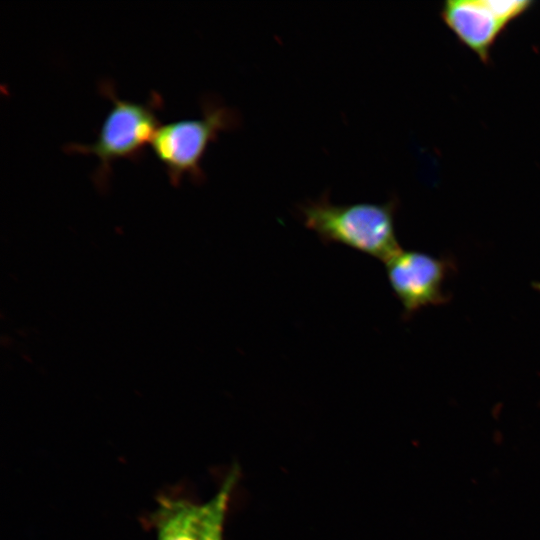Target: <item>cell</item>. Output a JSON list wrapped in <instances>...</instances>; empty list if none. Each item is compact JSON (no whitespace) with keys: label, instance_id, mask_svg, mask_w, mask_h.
<instances>
[{"label":"cell","instance_id":"6da1fadb","mask_svg":"<svg viewBox=\"0 0 540 540\" xmlns=\"http://www.w3.org/2000/svg\"><path fill=\"white\" fill-rule=\"evenodd\" d=\"M306 228L325 244H342L385 262L401 249L394 216L396 202L333 204L329 193L298 204Z\"/></svg>","mask_w":540,"mask_h":540},{"label":"cell","instance_id":"7a4b0ae2","mask_svg":"<svg viewBox=\"0 0 540 540\" xmlns=\"http://www.w3.org/2000/svg\"><path fill=\"white\" fill-rule=\"evenodd\" d=\"M99 92L112 102L96 137L91 144L69 143L63 146L66 153L92 154L99 165L92 174V180L100 191H105L111 176V165L116 160L126 159L138 162L145 149L161 125L158 113L163 108L162 96L152 91L146 102L121 99L115 92L113 83L102 80Z\"/></svg>","mask_w":540,"mask_h":540},{"label":"cell","instance_id":"3957f363","mask_svg":"<svg viewBox=\"0 0 540 540\" xmlns=\"http://www.w3.org/2000/svg\"><path fill=\"white\" fill-rule=\"evenodd\" d=\"M201 111L199 118L161 124L151 141V149L173 186L185 176L194 184L203 183L206 176L201 161L208 146L220 132L233 130L241 122L239 112L215 96L202 98Z\"/></svg>","mask_w":540,"mask_h":540},{"label":"cell","instance_id":"277c9868","mask_svg":"<svg viewBox=\"0 0 540 540\" xmlns=\"http://www.w3.org/2000/svg\"><path fill=\"white\" fill-rule=\"evenodd\" d=\"M385 267L390 286L406 315L444 300L442 283L446 269L440 260L400 249L385 261Z\"/></svg>","mask_w":540,"mask_h":540},{"label":"cell","instance_id":"5b68a950","mask_svg":"<svg viewBox=\"0 0 540 540\" xmlns=\"http://www.w3.org/2000/svg\"><path fill=\"white\" fill-rule=\"evenodd\" d=\"M442 16L457 37L483 60L504 25L493 15L484 0H450Z\"/></svg>","mask_w":540,"mask_h":540},{"label":"cell","instance_id":"8992f818","mask_svg":"<svg viewBox=\"0 0 540 540\" xmlns=\"http://www.w3.org/2000/svg\"><path fill=\"white\" fill-rule=\"evenodd\" d=\"M201 505L186 498L161 497L150 518L157 540H197Z\"/></svg>","mask_w":540,"mask_h":540},{"label":"cell","instance_id":"52a82bcc","mask_svg":"<svg viewBox=\"0 0 540 540\" xmlns=\"http://www.w3.org/2000/svg\"><path fill=\"white\" fill-rule=\"evenodd\" d=\"M237 480V471H231L217 493L201 505L197 540H224V523L231 493Z\"/></svg>","mask_w":540,"mask_h":540},{"label":"cell","instance_id":"ba28073f","mask_svg":"<svg viewBox=\"0 0 540 540\" xmlns=\"http://www.w3.org/2000/svg\"><path fill=\"white\" fill-rule=\"evenodd\" d=\"M484 2L504 26L527 10L531 4V1L526 0H484Z\"/></svg>","mask_w":540,"mask_h":540},{"label":"cell","instance_id":"9c48e42d","mask_svg":"<svg viewBox=\"0 0 540 540\" xmlns=\"http://www.w3.org/2000/svg\"><path fill=\"white\" fill-rule=\"evenodd\" d=\"M535 287L540 290V283L535 284Z\"/></svg>","mask_w":540,"mask_h":540}]
</instances>
